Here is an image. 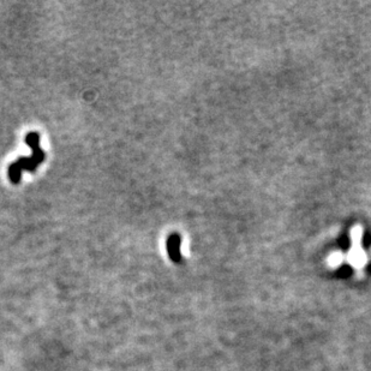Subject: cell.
Instances as JSON below:
<instances>
[{
	"label": "cell",
	"mask_w": 371,
	"mask_h": 371,
	"mask_svg": "<svg viewBox=\"0 0 371 371\" xmlns=\"http://www.w3.org/2000/svg\"><path fill=\"white\" fill-rule=\"evenodd\" d=\"M167 249H168V253L172 260L178 261L180 255V240L178 236L173 234V236L168 238V240H167Z\"/></svg>",
	"instance_id": "7a4b0ae2"
},
{
	"label": "cell",
	"mask_w": 371,
	"mask_h": 371,
	"mask_svg": "<svg viewBox=\"0 0 371 371\" xmlns=\"http://www.w3.org/2000/svg\"><path fill=\"white\" fill-rule=\"evenodd\" d=\"M342 260H344V256H342V253L335 252V253H333L330 257H329L328 262H329V265L331 266V267H336V266L340 265V263L342 262Z\"/></svg>",
	"instance_id": "277c9868"
},
{
	"label": "cell",
	"mask_w": 371,
	"mask_h": 371,
	"mask_svg": "<svg viewBox=\"0 0 371 371\" xmlns=\"http://www.w3.org/2000/svg\"><path fill=\"white\" fill-rule=\"evenodd\" d=\"M347 257H349L350 262H351L353 266H356V267H362L365 262L364 252H363L358 247H354L353 249L349 252V256H347Z\"/></svg>",
	"instance_id": "3957f363"
},
{
	"label": "cell",
	"mask_w": 371,
	"mask_h": 371,
	"mask_svg": "<svg viewBox=\"0 0 371 371\" xmlns=\"http://www.w3.org/2000/svg\"><path fill=\"white\" fill-rule=\"evenodd\" d=\"M360 237H362V231H360L359 228H354L353 231H352V242H353L354 247H358Z\"/></svg>",
	"instance_id": "5b68a950"
},
{
	"label": "cell",
	"mask_w": 371,
	"mask_h": 371,
	"mask_svg": "<svg viewBox=\"0 0 371 371\" xmlns=\"http://www.w3.org/2000/svg\"><path fill=\"white\" fill-rule=\"evenodd\" d=\"M24 141L33 150V155L30 158L18 159L9 166L7 176H9L10 182L15 185L20 184L21 178H22V171L35 172L40 164L46 159L45 151L40 148V134L39 132H29L25 135Z\"/></svg>",
	"instance_id": "6da1fadb"
}]
</instances>
